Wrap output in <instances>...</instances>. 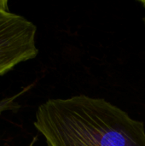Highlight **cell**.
Masks as SVG:
<instances>
[{
	"label": "cell",
	"instance_id": "1",
	"mask_svg": "<svg viewBox=\"0 0 145 146\" xmlns=\"http://www.w3.org/2000/svg\"><path fill=\"white\" fill-rule=\"evenodd\" d=\"M47 146H145V126L104 98L49 99L35 114Z\"/></svg>",
	"mask_w": 145,
	"mask_h": 146
},
{
	"label": "cell",
	"instance_id": "2",
	"mask_svg": "<svg viewBox=\"0 0 145 146\" xmlns=\"http://www.w3.org/2000/svg\"><path fill=\"white\" fill-rule=\"evenodd\" d=\"M36 33L35 24L10 12L8 1L0 0V76L38 56Z\"/></svg>",
	"mask_w": 145,
	"mask_h": 146
},
{
	"label": "cell",
	"instance_id": "3",
	"mask_svg": "<svg viewBox=\"0 0 145 146\" xmlns=\"http://www.w3.org/2000/svg\"><path fill=\"white\" fill-rule=\"evenodd\" d=\"M29 88H30V86L23 89L21 92H20L19 93H17L12 97L1 99L0 100V115L4 111H16V110H18L20 109L21 105L16 102V99L20 96L24 94Z\"/></svg>",
	"mask_w": 145,
	"mask_h": 146
},
{
	"label": "cell",
	"instance_id": "4",
	"mask_svg": "<svg viewBox=\"0 0 145 146\" xmlns=\"http://www.w3.org/2000/svg\"><path fill=\"white\" fill-rule=\"evenodd\" d=\"M143 21H144V25H145V15L144 16V18H143Z\"/></svg>",
	"mask_w": 145,
	"mask_h": 146
}]
</instances>
